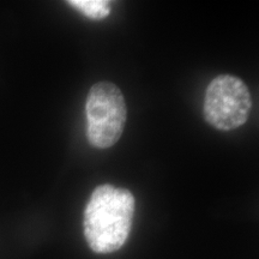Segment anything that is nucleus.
I'll return each mask as SVG.
<instances>
[{"mask_svg":"<svg viewBox=\"0 0 259 259\" xmlns=\"http://www.w3.org/2000/svg\"><path fill=\"white\" fill-rule=\"evenodd\" d=\"M136 200L131 191L97 186L84 210V235L96 253H112L124 246L131 232Z\"/></svg>","mask_w":259,"mask_h":259,"instance_id":"obj_1","label":"nucleus"},{"mask_svg":"<svg viewBox=\"0 0 259 259\" xmlns=\"http://www.w3.org/2000/svg\"><path fill=\"white\" fill-rule=\"evenodd\" d=\"M85 113L88 122L87 137L94 148H111L120 139L127 108L124 95L115 84H94L87 97Z\"/></svg>","mask_w":259,"mask_h":259,"instance_id":"obj_2","label":"nucleus"},{"mask_svg":"<svg viewBox=\"0 0 259 259\" xmlns=\"http://www.w3.org/2000/svg\"><path fill=\"white\" fill-rule=\"evenodd\" d=\"M252 97L245 82L232 74H220L206 88L204 118L221 131H232L247 121Z\"/></svg>","mask_w":259,"mask_h":259,"instance_id":"obj_3","label":"nucleus"},{"mask_svg":"<svg viewBox=\"0 0 259 259\" xmlns=\"http://www.w3.org/2000/svg\"><path fill=\"white\" fill-rule=\"evenodd\" d=\"M67 4L94 21H101L111 14V3L107 0H70Z\"/></svg>","mask_w":259,"mask_h":259,"instance_id":"obj_4","label":"nucleus"}]
</instances>
